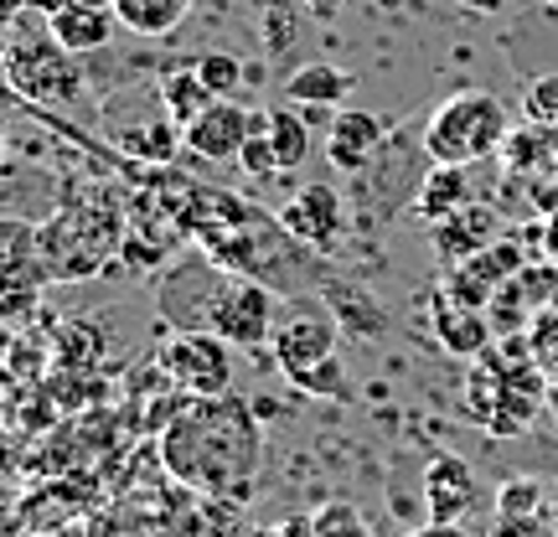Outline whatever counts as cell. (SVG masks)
<instances>
[{"label":"cell","mask_w":558,"mask_h":537,"mask_svg":"<svg viewBox=\"0 0 558 537\" xmlns=\"http://www.w3.org/2000/svg\"><path fill=\"white\" fill-rule=\"evenodd\" d=\"M160 465L186 491L243 501L259 476V424L248 414V403L218 393V399H192L186 408H177L171 429L160 435Z\"/></svg>","instance_id":"6da1fadb"},{"label":"cell","mask_w":558,"mask_h":537,"mask_svg":"<svg viewBox=\"0 0 558 537\" xmlns=\"http://www.w3.org/2000/svg\"><path fill=\"white\" fill-rule=\"evenodd\" d=\"M124 207L114 197L62 202L47 222H37V259L47 284H78L104 274L124 248Z\"/></svg>","instance_id":"7a4b0ae2"},{"label":"cell","mask_w":558,"mask_h":537,"mask_svg":"<svg viewBox=\"0 0 558 537\" xmlns=\"http://www.w3.org/2000/svg\"><path fill=\"white\" fill-rule=\"evenodd\" d=\"M512 109L486 94V88H460L424 120V156L439 166H476V160L501 156L512 135Z\"/></svg>","instance_id":"3957f363"},{"label":"cell","mask_w":558,"mask_h":537,"mask_svg":"<svg viewBox=\"0 0 558 537\" xmlns=\"http://www.w3.org/2000/svg\"><path fill=\"white\" fill-rule=\"evenodd\" d=\"M0 73L16 88L21 99L47 103V109H68L83 94V73H78V52H68L52 32L37 37H11L0 52Z\"/></svg>","instance_id":"277c9868"},{"label":"cell","mask_w":558,"mask_h":537,"mask_svg":"<svg viewBox=\"0 0 558 537\" xmlns=\"http://www.w3.org/2000/svg\"><path fill=\"white\" fill-rule=\"evenodd\" d=\"M275 290L264 284V279L254 274H222V284L213 290V300H207V316H202V331H213V337H222L233 352H259V346H269V337H275Z\"/></svg>","instance_id":"5b68a950"},{"label":"cell","mask_w":558,"mask_h":537,"mask_svg":"<svg viewBox=\"0 0 558 537\" xmlns=\"http://www.w3.org/2000/svg\"><path fill=\"white\" fill-rule=\"evenodd\" d=\"M160 373L192 399H218L233 382V346L213 331H171L160 341Z\"/></svg>","instance_id":"8992f818"},{"label":"cell","mask_w":558,"mask_h":537,"mask_svg":"<svg viewBox=\"0 0 558 537\" xmlns=\"http://www.w3.org/2000/svg\"><path fill=\"white\" fill-rule=\"evenodd\" d=\"M264 109H248L239 99H213L202 109L197 120L181 130V145L192 150L197 160H213V166H239L243 145L264 130Z\"/></svg>","instance_id":"52a82bcc"},{"label":"cell","mask_w":558,"mask_h":537,"mask_svg":"<svg viewBox=\"0 0 558 537\" xmlns=\"http://www.w3.org/2000/svg\"><path fill=\"white\" fill-rule=\"evenodd\" d=\"M275 222L290 233V243L311 248V254H331L341 243V233H347V202L337 197L331 181H305V186H295L284 197Z\"/></svg>","instance_id":"ba28073f"},{"label":"cell","mask_w":558,"mask_h":537,"mask_svg":"<svg viewBox=\"0 0 558 537\" xmlns=\"http://www.w3.org/2000/svg\"><path fill=\"white\" fill-rule=\"evenodd\" d=\"M337 352V326L320 316H284L275 320V337H269V357L284 378H295L305 367H316Z\"/></svg>","instance_id":"9c48e42d"},{"label":"cell","mask_w":558,"mask_h":537,"mask_svg":"<svg viewBox=\"0 0 558 537\" xmlns=\"http://www.w3.org/2000/svg\"><path fill=\"white\" fill-rule=\"evenodd\" d=\"M418 486H424V512H429V522H460L476 507V471L460 455H429Z\"/></svg>","instance_id":"30bf717a"},{"label":"cell","mask_w":558,"mask_h":537,"mask_svg":"<svg viewBox=\"0 0 558 537\" xmlns=\"http://www.w3.org/2000/svg\"><path fill=\"white\" fill-rule=\"evenodd\" d=\"M429 326H435V337L445 352H456V357H481L486 352V341H492V316L476 310V305H460L445 284H435V295H429Z\"/></svg>","instance_id":"8fae6325"},{"label":"cell","mask_w":558,"mask_h":537,"mask_svg":"<svg viewBox=\"0 0 558 537\" xmlns=\"http://www.w3.org/2000/svg\"><path fill=\"white\" fill-rule=\"evenodd\" d=\"M383 139H388V124L378 114H367V109H337V120H331V135H326V160L347 171V176H357L373 166V156L383 150Z\"/></svg>","instance_id":"7c38bea8"},{"label":"cell","mask_w":558,"mask_h":537,"mask_svg":"<svg viewBox=\"0 0 558 537\" xmlns=\"http://www.w3.org/2000/svg\"><path fill=\"white\" fill-rule=\"evenodd\" d=\"M47 32L68 47V52H99L114 41L120 16L114 5H83V0H47Z\"/></svg>","instance_id":"4fadbf2b"},{"label":"cell","mask_w":558,"mask_h":537,"mask_svg":"<svg viewBox=\"0 0 558 537\" xmlns=\"http://www.w3.org/2000/svg\"><path fill=\"white\" fill-rule=\"evenodd\" d=\"M501 233H497V212L486 207V202H465L460 212H450L445 222H435L429 228V243H435V254H439V264L450 269V264H460V259H471V254H481L486 243H497Z\"/></svg>","instance_id":"5bb4252c"},{"label":"cell","mask_w":558,"mask_h":537,"mask_svg":"<svg viewBox=\"0 0 558 537\" xmlns=\"http://www.w3.org/2000/svg\"><path fill=\"white\" fill-rule=\"evenodd\" d=\"M41 284L47 274L37 259V222L0 218V290H41Z\"/></svg>","instance_id":"9a60e30c"},{"label":"cell","mask_w":558,"mask_h":537,"mask_svg":"<svg viewBox=\"0 0 558 537\" xmlns=\"http://www.w3.org/2000/svg\"><path fill=\"white\" fill-rule=\"evenodd\" d=\"M465 202H476V192H471V171H465V166H439L435 160V166L424 171V181H418L414 207H409V212L435 228V222H445L450 212H460Z\"/></svg>","instance_id":"2e32d148"},{"label":"cell","mask_w":558,"mask_h":537,"mask_svg":"<svg viewBox=\"0 0 558 537\" xmlns=\"http://www.w3.org/2000/svg\"><path fill=\"white\" fill-rule=\"evenodd\" d=\"M352 88H357V78H352L347 68H337V62H305V68H295L290 83H284L290 103H295V109H311V114L341 109Z\"/></svg>","instance_id":"e0dca14e"},{"label":"cell","mask_w":558,"mask_h":537,"mask_svg":"<svg viewBox=\"0 0 558 537\" xmlns=\"http://www.w3.org/2000/svg\"><path fill=\"white\" fill-rule=\"evenodd\" d=\"M171 537H248L233 497H186L171 512Z\"/></svg>","instance_id":"ac0fdd59"},{"label":"cell","mask_w":558,"mask_h":537,"mask_svg":"<svg viewBox=\"0 0 558 537\" xmlns=\"http://www.w3.org/2000/svg\"><path fill=\"white\" fill-rule=\"evenodd\" d=\"M192 11V0H114V16L135 37H171Z\"/></svg>","instance_id":"d6986e66"},{"label":"cell","mask_w":558,"mask_h":537,"mask_svg":"<svg viewBox=\"0 0 558 537\" xmlns=\"http://www.w3.org/2000/svg\"><path fill=\"white\" fill-rule=\"evenodd\" d=\"M156 99H160V114H171V120L186 130V124L213 103V94H207V83L197 78V68H177V73H160Z\"/></svg>","instance_id":"ffe728a7"},{"label":"cell","mask_w":558,"mask_h":537,"mask_svg":"<svg viewBox=\"0 0 558 537\" xmlns=\"http://www.w3.org/2000/svg\"><path fill=\"white\" fill-rule=\"evenodd\" d=\"M264 135H269V145H275L279 171H300V166L311 160V120H300L295 103H290V109H269Z\"/></svg>","instance_id":"44dd1931"},{"label":"cell","mask_w":558,"mask_h":537,"mask_svg":"<svg viewBox=\"0 0 558 537\" xmlns=\"http://www.w3.org/2000/svg\"><path fill=\"white\" fill-rule=\"evenodd\" d=\"M120 145L130 150V156H140V160H150V166H160V160L177 156L181 124L171 120V114H160V120H150V124H135V130H124Z\"/></svg>","instance_id":"7402d4cb"},{"label":"cell","mask_w":558,"mask_h":537,"mask_svg":"<svg viewBox=\"0 0 558 537\" xmlns=\"http://www.w3.org/2000/svg\"><path fill=\"white\" fill-rule=\"evenodd\" d=\"M192 68H197V78L207 83L213 99H233V94L243 88V78H248V68H243L233 52H202Z\"/></svg>","instance_id":"603a6c76"},{"label":"cell","mask_w":558,"mask_h":537,"mask_svg":"<svg viewBox=\"0 0 558 537\" xmlns=\"http://www.w3.org/2000/svg\"><path fill=\"white\" fill-rule=\"evenodd\" d=\"M290 382H295L300 393H311V399H347V393H352V382H347V367H341L337 352H331L326 362H316V367L295 373Z\"/></svg>","instance_id":"cb8c5ba5"},{"label":"cell","mask_w":558,"mask_h":537,"mask_svg":"<svg viewBox=\"0 0 558 537\" xmlns=\"http://www.w3.org/2000/svg\"><path fill=\"white\" fill-rule=\"evenodd\" d=\"M522 120L538 130H558V73H538L522 88Z\"/></svg>","instance_id":"d4e9b609"},{"label":"cell","mask_w":558,"mask_h":537,"mask_svg":"<svg viewBox=\"0 0 558 537\" xmlns=\"http://www.w3.org/2000/svg\"><path fill=\"white\" fill-rule=\"evenodd\" d=\"M326 300H331V310H341V316H347V331H357V337L383 331V310H373V305H367L352 284H326Z\"/></svg>","instance_id":"484cf974"},{"label":"cell","mask_w":558,"mask_h":537,"mask_svg":"<svg viewBox=\"0 0 558 537\" xmlns=\"http://www.w3.org/2000/svg\"><path fill=\"white\" fill-rule=\"evenodd\" d=\"M311 537H373V527L362 522V512L352 501H326L311 517Z\"/></svg>","instance_id":"4316f807"},{"label":"cell","mask_w":558,"mask_h":537,"mask_svg":"<svg viewBox=\"0 0 558 537\" xmlns=\"http://www.w3.org/2000/svg\"><path fill=\"white\" fill-rule=\"evenodd\" d=\"M269 124V120H264ZM239 171H248V176H284L279 171V156H275V145H269V135H254L248 145H243V156H239Z\"/></svg>","instance_id":"83f0119b"},{"label":"cell","mask_w":558,"mask_h":537,"mask_svg":"<svg viewBox=\"0 0 558 537\" xmlns=\"http://www.w3.org/2000/svg\"><path fill=\"white\" fill-rule=\"evenodd\" d=\"M414 537H476L471 527H460V522H429L424 533H414Z\"/></svg>","instance_id":"f1b7e54d"},{"label":"cell","mask_w":558,"mask_h":537,"mask_svg":"<svg viewBox=\"0 0 558 537\" xmlns=\"http://www.w3.org/2000/svg\"><path fill=\"white\" fill-rule=\"evenodd\" d=\"M465 11H481V16H497V11H507L512 0H460Z\"/></svg>","instance_id":"f546056e"},{"label":"cell","mask_w":558,"mask_h":537,"mask_svg":"<svg viewBox=\"0 0 558 537\" xmlns=\"http://www.w3.org/2000/svg\"><path fill=\"white\" fill-rule=\"evenodd\" d=\"M543 243H548V259L558 264V212L548 218V228H543Z\"/></svg>","instance_id":"4dcf8cb0"},{"label":"cell","mask_w":558,"mask_h":537,"mask_svg":"<svg viewBox=\"0 0 558 537\" xmlns=\"http://www.w3.org/2000/svg\"><path fill=\"white\" fill-rule=\"evenodd\" d=\"M305 5H311L316 16H337V11H341V5H347V0H305Z\"/></svg>","instance_id":"1f68e13d"},{"label":"cell","mask_w":558,"mask_h":537,"mask_svg":"<svg viewBox=\"0 0 558 537\" xmlns=\"http://www.w3.org/2000/svg\"><path fill=\"white\" fill-rule=\"evenodd\" d=\"M16 11H21V0H0V26H5L11 16H16Z\"/></svg>","instance_id":"d6a6232c"},{"label":"cell","mask_w":558,"mask_h":537,"mask_svg":"<svg viewBox=\"0 0 558 537\" xmlns=\"http://www.w3.org/2000/svg\"><path fill=\"white\" fill-rule=\"evenodd\" d=\"M554 176H558V130H554Z\"/></svg>","instance_id":"836d02e7"},{"label":"cell","mask_w":558,"mask_h":537,"mask_svg":"<svg viewBox=\"0 0 558 537\" xmlns=\"http://www.w3.org/2000/svg\"><path fill=\"white\" fill-rule=\"evenodd\" d=\"M248 537H275V527H259V533H248Z\"/></svg>","instance_id":"e575fe53"},{"label":"cell","mask_w":558,"mask_h":537,"mask_svg":"<svg viewBox=\"0 0 558 537\" xmlns=\"http://www.w3.org/2000/svg\"><path fill=\"white\" fill-rule=\"evenodd\" d=\"M83 5H114V0H83Z\"/></svg>","instance_id":"d590c367"},{"label":"cell","mask_w":558,"mask_h":537,"mask_svg":"<svg viewBox=\"0 0 558 537\" xmlns=\"http://www.w3.org/2000/svg\"><path fill=\"white\" fill-rule=\"evenodd\" d=\"M548 5H554V11H558V0H548Z\"/></svg>","instance_id":"8d00e7d4"}]
</instances>
